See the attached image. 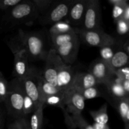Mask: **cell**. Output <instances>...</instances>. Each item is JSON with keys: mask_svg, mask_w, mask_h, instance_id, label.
<instances>
[{"mask_svg": "<svg viewBox=\"0 0 129 129\" xmlns=\"http://www.w3.org/2000/svg\"><path fill=\"white\" fill-rule=\"evenodd\" d=\"M89 114L91 116L94 123L100 124H107L108 122V115L107 113V104H104L99 110L90 111Z\"/></svg>", "mask_w": 129, "mask_h": 129, "instance_id": "44dd1931", "label": "cell"}, {"mask_svg": "<svg viewBox=\"0 0 129 129\" xmlns=\"http://www.w3.org/2000/svg\"><path fill=\"white\" fill-rule=\"evenodd\" d=\"M79 49V39L78 36L71 41L55 48L54 50L64 64L70 65L75 61Z\"/></svg>", "mask_w": 129, "mask_h": 129, "instance_id": "7c38bea8", "label": "cell"}, {"mask_svg": "<svg viewBox=\"0 0 129 129\" xmlns=\"http://www.w3.org/2000/svg\"><path fill=\"white\" fill-rule=\"evenodd\" d=\"M122 79L114 74L112 79L104 84L108 94L113 100L127 98V94L122 86Z\"/></svg>", "mask_w": 129, "mask_h": 129, "instance_id": "2e32d148", "label": "cell"}, {"mask_svg": "<svg viewBox=\"0 0 129 129\" xmlns=\"http://www.w3.org/2000/svg\"><path fill=\"white\" fill-rule=\"evenodd\" d=\"M71 115L74 129L77 128L79 129H94L92 125L88 123V122L83 118L81 113Z\"/></svg>", "mask_w": 129, "mask_h": 129, "instance_id": "d4e9b609", "label": "cell"}, {"mask_svg": "<svg viewBox=\"0 0 129 129\" xmlns=\"http://www.w3.org/2000/svg\"><path fill=\"white\" fill-rule=\"evenodd\" d=\"M74 30V28L72 27L71 25L68 21L64 20L52 25L49 29V36L69 33Z\"/></svg>", "mask_w": 129, "mask_h": 129, "instance_id": "ffe728a7", "label": "cell"}, {"mask_svg": "<svg viewBox=\"0 0 129 129\" xmlns=\"http://www.w3.org/2000/svg\"><path fill=\"white\" fill-rule=\"evenodd\" d=\"M115 45H106L101 47L100 50V59L109 64L115 52L114 49Z\"/></svg>", "mask_w": 129, "mask_h": 129, "instance_id": "484cf974", "label": "cell"}, {"mask_svg": "<svg viewBox=\"0 0 129 129\" xmlns=\"http://www.w3.org/2000/svg\"><path fill=\"white\" fill-rule=\"evenodd\" d=\"M127 99H128V102H129V96L127 97Z\"/></svg>", "mask_w": 129, "mask_h": 129, "instance_id": "f6af8a7d", "label": "cell"}, {"mask_svg": "<svg viewBox=\"0 0 129 129\" xmlns=\"http://www.w3.org/2000/svg\"><path fill=\"white\" fill-rule=\"evenodd\" d=\"M92 126L94 129H110L108 124H100L94 122Z\"/></svg>", "mask_w": 129, "mask_h": 129, "instance_id": "8d00e7d4", "label": "cell"}, {"mask_svg": "<svg viewBox=\"0 0 129 129\" xmlns=\"http://www.w3.org/2000/svg\"><path fill=\"white\" fill-rule=\"evenodd\" d=\"M36 109L37 107L35 106V103H34V102L25 94V99H24L23 108L24 116L26 117L30 113H34V112Z\"/></svg>", "mask_w": 129, "mask_h": 129, "instance_id": "4dcf8cb0", "label": "cell"}, {"mask_svg": "<svg viewBox=\"0 0 129 129\" xmlns=\"http://www.w3.org/2000/svg\"><path fill=\"white\" fill-rule=\"evenodd\" d=\"M99 84L96 78L89 72L76 73L74 81L70 88L80 91Z\"/></svg>", "mask_w": 129, "mask_h": 129, "instance_id": "9a60e30c", "label": "cell"}, {"mask_svg": "<svg viewBox=\"0 0 129 129\" xmlns=\"http://www.w3.org/2000/svg\"><path fill=\"white\" fill-rule=\"evenodd\" d=\"M76 74V72L71 66L64 64L57 73L56 86L62 90H67L71 86Z\"/></svg>", "mask_w": 129, "mask_h": 129, "instance_id": "5bb4252c", "label": "cell"}, {"mask_svg": "<svg viewBox=\"0 0 129 129\" xmlns=\"http://www.w3.org/2000/svg\"><path fill=\"white\" fill-rule=\"evenodd\" d=\"M74 30L81 40L89 46L101 48L106 45H115L116 44L115 39L103 31L102 29L88 30L74 28Z\"/></svg>", "mask_w": 129, "mask_h": 129, "instance_id": "5b68a950", "label": "cell"}, {"mask_svg": "<svg viewBox=\"0 0 129 129\" xmlns=\"http://www.w3.org/2000/svg\"><path fill=\"white\" fill-rule=\"evenodd\" d=\"M44 107L43 105H40L32 113L30 120V123L32 129H41L42 127L44 120Z\"/></svg>", "mask_w": 129, "mask_h": 129, "instance_id": "7402d4cb", "label": "cell"}, {"mask_svg": "<svg viewBox=\"0 0 129 129\" xmlns=\"http://www.w3.org/2000/svg\"><path fill=\"white\" fill-rule=\"evenodd\" d=\"M87 1L88 0H74L73 1L67 17L68 22L71 25H83Z\"/></svg>", "mask_w": 129, "mask_h": 129, "instance_id": "4fadbf2b", "label": "cell"}, {"mask_svg": "<svg viewBox=\"0 0 129 129\" xmlns=\"http://www.w3.org/2000/svg\"><path fill=\"white\" fill-rule=\"evenodd\" d=\"M22 1V0H0V10L5 11L15 7Z\"/></svg>", "mask_w": 129, "mask_h": 129, "instance_id": "1f68e13d", "label": "cell"}, {"mask_svg": "<svg viewBox=\"0 0 129 129\" xmlns=\"http://www.w3.org/2000/svg\"><path fill=\"white\" fill-rule=\"evenodd\" d=\"M117 31L120 35H129V21L123 18H120L115 21Z\"/></svg>", "mask_w": 129, "mask_h": 129, "instance_id": "f546056e", "label": "cell"}, {"mask_svg": "<svg viewBox=\"0 0 129 129\" xmlns=\"http://www.w3.org/2000/svg\"><path fill=\"white\" fill-rule=\"evenodd\" d=\"M3 123H4V117H3V113L1 110V107H0V129H2L3 127Z\"/></svg>", "mask_w": 129, "mask_h": 129, "instance_id": "60d3db41", "label": "cell"}, {"mask_svg": "<svg viewBox=\"0 0 129 129\" xmlns=\"http://www.w3.org/2000/svg\"><path fill=\"white\" fill-rule=\"evenodd\" d=\"M35 6L39 16L45 13L54 3L52 0H31Z\"/></svg>", "mask_w": 129, "mask_h": 129, "instance_id": "4316f807", "label": "cell"}, {"mask_svg": "<svg viewBox=\"0 0 129 129\" xmlns=\"http://www.w3.org/2000/svg\"><path fill=\"white\" fill-rule=\"evenodd\" d=\"M113 105L118 111L120 116L123 121H124L126 115L129 110V102L127 98L118 100H113Z\"/></svg>", "mask_w": 129, "mask_h": 129, "instance_id": "603a6c76", "label": "cell"}, {"mask_svg": "<svg viewBox=\"0 0 129 129\" xmlns=\"http://www.w3.org/2000/svg\"><path fill=\"white\" fill-rule=\"evenodd\" d=\"M44 71L41 73L43 79L47 83L56 86V79L59 69L64 64L54 49H50L45 59Z\"/></svg>", "mask_w": 129, "mask_h": 129, "instance_id": "9c48e42d", "label": "cell"}, {"mask_svg": "<svg viewBox=\"0 0 129 129\" xmlns=\"http://www.w3.org/2000/svg\"><path fill=\"white\" fill-rule=\"evenodd\" d=\"M40 74L41 73H39L36 68L30 67L26 76L23 79H20L25 94L34 102L37 108L40 105H43L41 102L40 91Z\"/></svg>", "mask_w": 129, "mask_h": 129, "instance_id": "52a82bcc", "label": "cell"}, {"mask_svg": "<svg viewBox=\"0 0 129 129\" xmlns=\"http://www.w3.org/2000/svg\"><path fill=\"white\" fill-rule=\"evenodd\" d=\"M122 84L125 91L127 93V96H129V80H123Z\"/></svg>", "mask_w": 129, "mask_h": 129, "instance_id": "74e56055", "label": "cell"}, {"mask_svg": "<svg viewBox=\"0 0 129 129\" xmlns=\"http://www.w3.org/2000/svg\"><path fill=\"white\" fill-rule=\"evenodd\" d=\"M77 37H78V35L75 32V30L69 33H66V34L50 36L52 46V49H54L63 44H66V43L73 40Z\"/></svg>", "mask_w": 129, "mask_h": 129, "instance_id": "d6986e66", "label": "cell"}, {"mask_svg": "<svg viewBox=\"0 0 129 129\" xmlns=\"http://www.w3.org/2000/svg\"><path fill=\"white\" fill-rule=\"evenodd\" d=\"M9 83L0 71V103H4L8 93Z\"/></svg>", "mask_w": 129, "mask_h": 129, "instance_id": "f1b7e54d", "label": "cell"}, {"mask_svg": "<svg viewBox=\"0 0 129 129\" xmlns=\"http://www.w3.org/2000/svg\"><path fill=\"white\" fill-rule=\"evenodd\" d=\"M115 74L122 80H129V66L117 69L115 71Z\"/></svg>", "mask_w": 129, "mask_h": 129, "instance_id": "836d02e7", "label": "cell"}, {"mask_svg": "<svg viewBox=\"0 0 129 129\" xmlns=\"http://www.w3.org/2000/svg\"><path fill=\"white\" fill-rule=\"evenodd\" d=\"M125 8L120 6H113L112 10V16L115 21L122 18L124 13Z\"/></svg>", "mask_w": 129, "mask_h": 129, "instance_id": "d6a6232c", "label": "cell"}, {"mask_svg": "<svg viewBox=\"0 0 129 129\" xmlns=\"http://www.w3.org/2000/svg\"><path fill=\"white\" fill-rule=\"evenodd\" d=\"M17 38L26 50L30 60H45L49 51H47L45 39L39 32H25L20 30Z\"/></svg>", "mask_w": 129, "mask_h": 129, "instance_id": "7a4b0ae2", "label": "cell"}, {"mask_svg": "<svg viewBox=\"0 0 129 129\" xmlns=\"http://www.w3.org/2000/svg\"><path fill=\"white\" fill-rule=\"evenodd\" d=\"M39 17L31 0H22L18 5L5 12L0 21V34L17 25L30 23Z\"/></svg>", "mask_w": 129, "mask_h": 129, "instance_id": "6da1fadb", "label": "cell"}, {"mask_svg": "<svg viewBox=\"0 0 129 129\" xmlns=\"http://www.w3.org/2000/svg\"><path fill=\"white\" fill-rule=\"evenodd\" d=\"M122 18L125 19L127 21H129V3L125 8L124 13H123Z\"/></svg>", "mask_w": 129, "mask_h": 129, "instance_id": "ab89813d", "label": "cell"}, {"mask_svg": "<svg viewBox=\"0 0 129 129\" xmlns=\"http://www.w3.org/2000/svg\"><path fill=\"white\" fill-rule=\"evenodd\" d=\"M123 122L125 123V124H126V123H129V110H128V113H127V115H126L125 118Z\"/></svg>", "mask_w": 129, "mask_h": 129, "instance_id": "7bdbcfd3", "label": "cell"}, {"mask_svg": "<svg viewBox=\"0 0 129 129\" xmlns=\"http://www.w3.org/2000/svg\"><path fill=\"white\" fill-rule=\"evenodd\" d=\"M123 49L129 55V41H127L123 45Z\"/></svg>", "mask_w": 129, "mask_h": 129, "instance_id": "b9f144b4", "label": "cell"}, {"mask_svg": "<svg viewBox=\"0 0 129 129\" xmlns=\"http://www.w3.org/2000/svg\"><path fill=\"white\" fill-rule=\"evenodd\" d=\"M85 107V99L79 91L69 88L65 91L64 109L70 115L80 114Z\"/></svg>", "mask_w": 129, "mask_h": 129, "instance_id": "30bf717a", "label": "cell"}, {"mask_svg": "<svg viewBox=\"0 0 129 129\" xmlns=\"http://www.w3.org/2000/svg\"><path fill=\"white\" fill-rule=\"evenodd\" d=\"M7 44L14 55V76L17 79H23L28 74L30 68L28 65L27 53L16 37L13 39L8 40Z\"/></svg>", "mask_w": 129, "mask_h": 129, "instance_id": "277c9868", "label": "cell"}, {"mask_svg": "<svg viewBox=\"0 0 129 129\" xmlns=\"http://www.w3.org/2000/svg\"><path fill=\"white\" fill-rule=\"evenodd\" d=\"M101 22L100 2L98 0H88L83 23V29L88 30L102 29Z\"/></svg>", "mask_w": 129, "mask_h": 129, "instance_id": "ba28073f", "label": "cell"}, {"mask_svg": "<svg viewBox=\"0 0 129 129\" xmlns=\"http://www.w3.org/2000/svg\"><path fill=\"white\" fill-rule=\"evenodd\" d=\"M65 91L60 94L47 97L44 100V106L45 105L52 107H57L59 108H64V96Z\"/></svg>", "mask_w": 129, "mask_h": 129, "instance_id": "cb8c5ba5", "label": "cell"}, {"mask_svg": "<svg viewBox=\"0 0 129 129\" xmlns=\"http://www.w3.org/2000/svg\"><path fill=\"white\" fill-rule=\"evenodd\" d=\"M73 1V0H63L53 3L50 8L39 16V23L42 25H47L64 21V19H67Z\"/></svg>", "mask_w": 129, "mask_h": 129, "instance_id": "8992f818", "label": "cell"}, {"mask_svg": "<svg viewBox=\"0 0 129 129\" xmlns=\"http://www.w3.org/2000/svg\"><path fill=\"white\" fill-rule=\"evenodd\" d=\"M20 124L21 129H32L30 123V120L26 118V117H21V118L16 119Z\"/></svg>", "mask_w": 129, "mask_h": 129, "instance_id": "e575fe53", "label": "cell"}, {"mask_svg": "<svg viewBox=\"0 0 129 129\" xmlns=\"http://www.w3.org/2000/svg\"><path fill=\"white\" fill-rule=\"evenodd\" d=\"M8 129H21L20 127L18 122L16 120H15L13 122H11L8 126Z\"/></svg>", "mask_w": 129, "mask_h": 129, "instance_id": "f35d334b", "label": "cell"}, {"mask_svg": "<svg viewBox=\"0 0 129 129\" xmlns=\"http://www.w3.org/2000/svg\"><path fill=\"white\" fill-rule=\"evenodd\" d=\"M83 96V98L86 100H91L93 98H98V97L102 96V91L99 88L96 86L91 87V88H86V89H82L79 91Z\"/></svg>", "mask_w": 129, "mask_h": 129, "instance_id": "83f0119b", "label": "cell"}, {"mask_svg": "<svg viewBox=\"0 0 129 129\" xmlns=\"http://www.w3.org/2000/svg\"><path fill=\"white\" fill-rule=\"evenodd\" d=\"M108 3L112 6H120L125 7L128 4V0H108Z\"/></svg>", "mask_w": 129, "mask_h": 129, "instance_id": "d590c367", "label": "cell"}, {"mask_svg": "<svg viewBox=\"0 0 129 129\" xmlns=\"http://www.w3.org/2000/svg\"><path fill=\"white\" fill-rule=\"evenodd\" d=\"M90 73L100 84H105L114 76L115 72L109 64L100 58L94 60L89 68Z\"/></svg>", "mask_w": 129, "mask_h": 129, "instance_id": "8fae6325", "label": "cell"}, {"mask_svg": "<svg viewBox=\"0 0 129 129\" xmlns=\"http://www.w3.org/2000/svg\"><path fill=\"white\" fill-rule=\"evenodd\" d=\"M40 91L41 95V102L44 105V100L47 97L60 94L65 91L59 89L56 86H54L45 81L40 74Z\"/></svg>", "mask_w": 129, "mask_h": 129, "instance_id": "e0dca14e", "label": "cell"}, {"mask_svg": "<svg viewBox=\"0 0 129 129\" xmlns=\"http://www.w3.org/2000/svg\"><path fill=\"white\" fill-rule=\"evenodd\" d=\"M125 129H129V123L125 124Z\"/></svg>", "mask_w": 129, "mask_h": 129, "instance_id": "ee69618b", "label": "cell"}, {"mask_svg": "<svg viewBox=\"0 0 129 129\" xmlns=\"http://www.w3.org/2000/svg\"><path fill=\"white\" fill-rule=\"evenodd\" d=\"M110 66L114 72L123 67L129 66V55L123 49L116 50L110 62Z\"/></svg>", "mask_w": 129, "mask_h": 129, "instance_id": "ac0fdd59", "label": "cell"}, {"mask_svg": "<svg viewBox=\"0 0 129 129\" xmlns=\"http://www.w3.org/2000/svg\"><path fill=\"white\" fill-rule=\"evenodd\" d=\"M25 95V93L20 79L15 78L9 83L8 93L4 103L8 114L15 120L25 117L23 111Z\"/></svg>", "mask_w": 129, "mask_h": 129, "instance_id": "3957f363", "label": "cell"}]
</instances>
